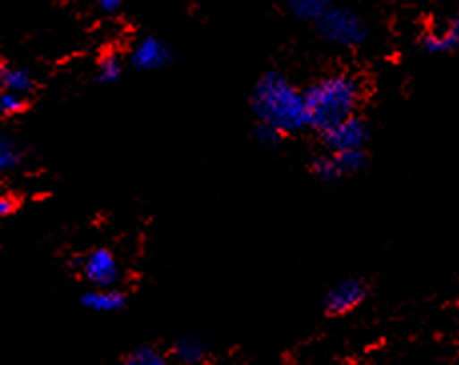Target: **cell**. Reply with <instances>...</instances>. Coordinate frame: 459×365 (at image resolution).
<instances>
[{"instance_id":"14","label":"cell","mask_w":459,"mask_h":365,"mask_svg":"<svg viewBox=\"0 0 459 365\" xmlns=\"http://www.w3.org/2000/svg\"><path fill=\"white\" fill-rule=\"evenodd\" d=\"M21 151L13 139L0 137V175L19 167Z\"/></svg>"},{"instance_id":"7","label":"cell","mask_w":459,"mask_h":365,"mask_svg":"<svg viewBox=\"0 0 459 365\" xmlns=\"http://www.w3.org/2000/svg\"><path fill=\"white\" fill-rule=\"evenodd\" d=\"M81 271L93 287H115L121 277V265L108 249H95L82 257Z\"/></svg>"},{"instance_id":"12","label":"cell","mask_w":459,"mask_h":365,"mask_svg":"<svg viewBox=\"0 0 459 365\" xmlns=\"http://www.w3.org/2000/svg\"><path fill=\"white\" fill-rule=\"evenodd\" d=\"M174 358L185 365H199L205 360V344L195 335H183L174 344Z\"/></svg>"},{"instance_id":"6","label":"cell","mask_w":459,"mask_h":365,"mask_svg":"<svg viewBox=\"0 0 459 365\" xmlns=\"http://www.w3.org/2000/svg\"><path fill=\"white\" fill-rule=\"evenodd\" d=\"M367 284L361 277H345L325 293L323 307L329 315H345L357 310L367 297Z\"/></svg>"},{"instance_id":"8","label":"cell","mask_w":459,"mask_h":365,"mask_svg":"<svg viewBox=\"0 0 459 365\" xmlns=\"http://www.w3.org/2000/svg\"><path fill=\"white\" fill-rule=\"evenodd\" d=\"M173 53L165 40L157 37L140 38L131 53V63L139 71H158L171 63Z\"/></svg>"},{"instance_id":"15","label":"cell","mask_w":459,"mask_h":365,"mask_svg":"<svg viewBox=\"0 0 459 365\" xmlns=\"http://www.w3.org/2000/svg\"><path fill=\"white\" fill-rule=\"evenodd\" d=\"M123 365H169V361L155 347H137Z\"/></svg>"},{"instance_id":"1","label":"cell","mask_w":459,"mask_h":365,"mask_svg":"<svg viewBox=\"0 0 459 365\" xmlns=\"http://www.w3.org/2000/svg\"><path fill=\"white\" fill-rule=\"evenodd\" d=\"M251 109L259 124H267L283 137L309 129L303 90L281 72H267L257 81Z\"/></svg>"},{"instance_id":"4","label":"cell","mask_w":459,"mask_h":365,"mask_svg":"<svg viewBox=\"0 0 459 365\" xmlns=\"http://www.w3.org/2000/svg\"><path fill=\"white\" fill-rule=\"evenodd\" d=\"M371 131L370 124L361 117L355 115L352 119H345L331 129L319 132L323 151L327 153H352V151H365L370 143Z\"/></svg>"},{"instance_id":"19","label":"cell","mask_w":459,"mask_h":365,"mask_svg":"<svg viewBox=\"0 0 459 365\" xmlns=\"http://www.w3.org/2000/svg\"><path fill=\"white\" fill-rule=\"evenodd\" d=\"M14 209V201L11 197H0V217H6Z\"/></svg>"},{"instance_id":"2","label":"cell","mask_w":459,"mask_h":365,"mask_svg":"<svg viewBox=\"0 0 459 365\" xmlns=\"http://www.w3.org/2000/svg\"><path fill=\"white\" fill-rule=\"evenodd\" d=\"M307 123L317 135L345 119L359 115L363 87L352 72H331L309 85L305 90Z\"/></svg>"},{"instance_id":"17","label":"cell","mask_w":459,"mask_h":365,"mask_svg":"<svg viewBox=\"0 0 459 365\" xmlns=\"http://www.w3.org/2000/svg\"><path fill=\"white\" fill-rule=\"evenodd\" d=\"M24 109L22 95L11 93V90H0V117H13Z\"/></svg>"},{"instance_id":"5","label":"cell","mask_w":459,"mask_h":365,"mask_svg":"<svg viewBox=\"0 0 459 365\" xmlns=\"http://www.w3.org/2000/svg\"><path fill=\"white\" fill-rule=\"evenodd\" d=\"M309 167H311V173L317 179L323 182H329V185H336V182L353 177L367 167V151H352V153L323 151L313 157V161Z\"/></svg>"},{"instance_id":"13","label":"cell","mask_w":459,"mask_h":365,"mask_svg":"<svg viewBox=\"0 0 459 365\" xmlns=\"http://www.w3.org/2000/svg\"><path fill=\"white\" fill-rule=\"evenodd\" d=\"M421 47L429 55H447L455 51L459 47V40L454 35H449L447 30H433L421 37Z\"/></svg>"},{"instance_id":"9","label":"cell","mask_w":459,"mask_h":365,"mask_svg":"<svg viewBox=\"0 0 459 365\" xmlns=\"http://www.w3.org/2000/svg\"><path fill=\"white\" fill-rule=\"evenodd\" d=\"M82 305L97 313L121 311L124 307V295L115 287H93L82 297Z\"/></svg>"},{"instance_id":"21","label":"cell","mask_w":459,"mask_h":365,"mask_svg":"<svg viewBox=\"0 0 459 365\" xmlns=\"http://www.w3.org/2000/svg\"><path fill=\"white\" fill-rule=\"evenodd\" d=\"M446 30L449 32V35H454L459 40V13L454 16L452 22H449V27Z\"/></svg>"},{"instance_id":"10","label":"cell","mask_w":459,"mask_h":365,"mask_svg":"<svg viewBox=\"0 0 459 365\" xmlns=\"http://www.w3.org/2000/svg\"><path fill=\"white\" fill-rule=\"evenodd\" d=\"M35 85L32 74L22 66L0 64V90H11L16 95H24Z\"/></svg>"},{"instance_id":"18","label":"cell","mask_w":459,"mask_h":365,"mask_svg":"<svg viewBox=\"0 0 459 365\" xmlns=\"http://www.w3.org/2000/svg\"><path fill=\"white\" fill-rule=\"evenodd\" d=\"M255 139H257L259 145L271 149V147H277L281 143L283 135H279V132L275 131V129L267 127V124H257V127H255Z\"/></svg>"},{"instance_id":"11","label":"cell","mask_w":459,"mask_h":365,"mask_svg":"<svg viewBox=\"0 0 459 365\" xmlns=\"http://www.w3.org/2000/svg\"><path fill=\"white\" fill-rule=\"evenodd\" d=\"M285 4L295 19L315 24L333 4V0H285Z\"/></svg>"},{"instance_id":"16","label":"cell","mask_w":459,"mask_h":365,"mask_svg":"<svg viewBox=\"0 0 459 365\" xmlns=\"http://www.w3.org/2000/svg\"><path fill=\"white\" fill-rule=\"evenodd\" d=\"M121 72H123V64L119 61V56L106 55V56H103L101 63H98L97 74L101 82H115L121 77Z\"/></svg>"},{"instance_id":"3","label":"cell","mask_w":459,"mask_h":365,"mask_svg":"<svg viewBox=\"0 0 459 365\" xmlns=\"http://www.w3.org/2000/svg\"><path fill=\"white\" fill-rule=\"evenodd\" d=\"M313 27L325 43L336 45L339 48H357L370 37L367 24L361 16L352 11V8L336 3L323 13L321 19Z\"/></svg>"},{"instance_id":"20","label":"cell","mask_w":459,"mask_h":365,"mask_svg":"<svg viewBox=\"0 0 459 365\" xmlns=\"http://www.w3.org/2000/svg\"><path fill=\"white\" fill-rule=\"evenodd\" d=\"M98 4H101L105 13H115V11H119L123 0H98Z\"/></svg>"}]
</instances>
